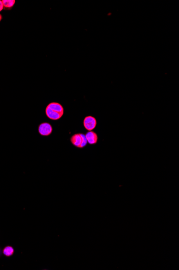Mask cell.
<instances>
[{"label": "cell", "mask_w": 179, "mask_h": 270, "mask_svg": "<svg viewBox=\"0 0 179 270\" xmlns=\"http://www.w3.org/2000/svg\"><path fill=\"white\" fill-rule=\"evenodd\" d=\"M14 250L13 247L11 246H7L5 247L3 251V254L7 257L11 256L14 253Z\"/></svg>", "instance_id": "obj_7"}, {"label": "cell", "mask_w": 179, "mask_h": 270, "mask_svg": "<svg viewBox=\"0 0 179 270\" xmlns=\"http://www.w3.org/2000/svg\"><path fill=\"white\" fill-rule=\"evenodd\" d=\"M85 137L87 140V143L90 145H95L97 143L98 136L96 132L93 131H88L86 133Z\"/></svg>", "instance_id": "obj_5"}, {"label": "cell", "mask_w": 179, "mask_h": 270, "mask_svg": "<svg viewBox=\"0 0 179 270\" xmlns=\"http://www.w3.org/2000/svg\"><path fill=\"white\" fill-rule=\"evenodd\" d=\"M46 114L51 120H57L62 117L64 109L58 102H51L47 105L45 110Z\"/></svg>", "instance_id": "obj_1"}, {"label": "cell", "mask_w": 179, "mask_h": 270, "mask_svg": "<svg viewBox=\"0 0 179 270\" xmlns=\"http://www.w3.org/2000/svg\"><path fill=\"white\" fill-rule=\"evenodd\" d=\"M38 131L42 136H48L52 134L53 127L49 123H41L38 127Z\"/></svg>", "instance_id": "obj_4"}, {"label": "cell", "mask_w": 179, "mask_h": 270, "mask_svg": "<svg viewBox=\"0 0 179 270\" xmlns=\"http://www.w3.org/2000/svg\"><path fill=\"white\" fill-rule=\"evenodd\" d=\"M70 141L73 145L79 148H83L86 146L87 140L85 134L83 133H76L72 135Z\"/></svg>", "instance_id": "obj_2"}, {"label": "cell", "mask_w": 179, "mask_h": 270, "mask_svg": "<svg viewBox=\"0 0 179 270\" xmlns=\"http://www.w3.org/2000/svg\"><path fill=\"white\" fill-rule=\"evenodd\" d=\"M2 1L4 7L3 9L5 10H11L14 7L16 2L15 0H3Z\"/></svg>", "instance_id": "obj_6"}, {"label": "cell", "mask_w": 179, "mask_h": 270, "mask_svg": "<svg viewBox=\"0 0 179 270\" xmlns=\"http://www.w3.org/2000/svg\"><path fill=\"white\" fill-rule=\"evenodd\" d=\"M97 120L92 116L86 117L83 121V125L85 129L88 131H92L97 126Z\"/></svg>", "instance_id": "obj_3"}, {"label": "cell", "mask_w": 179, "mask_h": 270, "mask_svg": "<svg viewBox=\"0 0 179 270\" xmlns=\"http://www.w3.org/2000/svg\"><path fill=\"white\" fill-rule=\"evenodd\" d=\"M3 8H4V7H3V5L2 1L0 0V12L2 10Z\"/></svg>", "instance_id": "obj_8"}, {"label": "cell", "mask_w": 179, "mask_h": 270, "mask_svg": "<svg viewBox=\"0 0 179 270\" xmlns=\"http://www.w3.org/2000/svg\"><path fill=\"white\" fill-rule=\"evenodd\" d=\"M2 20V15L0 14V22Z\"/></svg>", "instance_id": "obj_9"}]
</instances>
